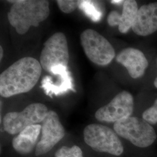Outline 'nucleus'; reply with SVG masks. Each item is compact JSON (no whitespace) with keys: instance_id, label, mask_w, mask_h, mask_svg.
<instances>
[{"instance_id":"nucleus-2","label":"nucleus","mask_w":157,"mask_h":157,"mask_svg":"<svg viewBox=\"0 0 157 157\" xmlns=\"http://www.w3.org/2000/svg\"><path fill=\"white\" fill-rule=\"evenodd\" d=\"M12 3L8 19L17 33L24 34L30 27H37L50 15L49 2L45 0L8 1Z\"/></svg>"},{"instance_id":"nucleus-13","label":"nucleus","mask_w":157,"mask_h":157,"mask_svg":"<svg viewBox=\"0 0 157 157\" xmlns=\"http://www.w3.org/2000/svg\"><path fill=\"white\" fill-rule=\"evenodd\" d=\"M138 6L135 0L124 1L122 13L121 15L118 12H111L107 18L109 25L118 26V29L122 33H126L135 22L138 12Z\"/></svg>"},{"instance_id":"nucleus-20","label":"nucleus","mask_w":157,"mask_h":157,"mask_svg":"<svg viewBox=\"0 0 157 157\" xmlns=\"http://www.w3.org/2000/svg\"><path fill=\"white\" fill-rule=\"evenodd\" d=\"M3 55H4V51H3V48L2 47V46H0V59L2 60V58H3Z\"/></svg>"},{"instance_id":"nucleus-18","label":"nucleus","mask_w":157,"mask_h":157,"mask_svg":"<svg viewBox=\"0 0 157 157\" xmlns=\"http://www.w3.org/2000/svg\"><path fill=\"white\" fill-rule=\"evenodd\" d=\"M142 117L143 119L150 124H157V98L154 105L143 112Z\"/></svg>"},{"instance_id":"nucleus-16","label":"nucleus","mask_w":157,"mask_h":157,"mask_svg":"<svg viewBox=\"0 0 157 157\" xmlns=\"http://www.w3.org/2000/svg\"><path fill=\"white\" fill-rule=\"evenodd\" d=\"M56 157H83V152L80 147L73 146L71 147L63 146L55 154Z\"/></svg>"},{"instance_id":"nucleus-12","label":"nucleus","mask_w":157,"mask_h":157,"mask_svg":"<svg viewBox=\"0 0 157 157\" xmlns=\"http://www.w3.org/2000/svg\"><path fill=\"white\" fill-rule=\"evenodd\" d=\"M132 30L139 36H146L157 30V2L141 6L139 9Z\"/></svg>"},{"instance_id":"nucleus-17","label":"nucleus","mask_w":157,"mask_h":157,"mask_svg":"<svg viewBox=\"0 0 157 157\" xmlns=\"http://www.w3.org/2000/svg\"><path fill=\"white\" fill-rule=\"evenodd\" d=\"M56 3L60 10L65 13H71L78 7V1L58 0Z\"/></svg>"},{"instance_id":"nucleus-6","label":"nucleus","mask_w":157,"mask_h":157,"mask_svg":"<svg viewBox=\"0 0 157 157\" xmlns=\"http://www.w3.org/2000/svg\"><path fill=\"white\" fill-rule=\"evenodd\" d=\"M48 110L44 104L33 103L21 112H11L3 118L4 129L10 135H17L29 126L42 123Z\"/></svg>"},{"instance_id":"nucleus-14","label":"nucleus","mask_w":157,"mask_h":157,"mask_svg":"<svg viewBox=\"0 0 157 157\" xmlns=\"http://www.w3.org/2000/svg\"><path fill=\"white\" fill-rule=\"evenodd\" d=\"M41 130L40 124L29 126L12 140L13 148L19 154H26L32 151Z\"/></svg>"},{"instance_id":"nucleus-19","label":"nucleus","mask_w":157,"mask_h":157,"mask_svg":"<svg viewBox=\"0 0 157 157\" xmlns=\"http://www.w3.org/2000/svg\"><path fill=\"white\" fill-rule=\"evenodd\" d=\"M124 1L122 0H112L111 1V2L113 4H121L122 3H124Z\"/></svg>"},{"instance_id":"nucleus-7","label":"nucleus","mask_w":157,"mask_h":157,"mask_svg":"<svg viewBox=\"0 0 157 157\" xmlns=\"http://www.w3.org/2000/svg\"><path fill=\"white\" fill-rule=\"evenodd\" d=\"M69 59L67 40L62 32L52 34L44 44L40 56L42 68L50 72L52 67L58 65L67 67Z\"/></svg>"},{"instance_id":"nucleus-10","label":"nucleus","mask_w":157,"mask_h":157,"mask_svg":"<svg viewBox=\"0 0 157 157\" xmlns=\"http://www.w3.org/2000/svg\"><path fill=\"white\" fill-rule=\"evenodd\" d=\"M49 73L50 76H45L41 82V87L45 94L51 97L61 95L69 90L75 91L72 78L67 67L58 65L52 67Z\"/></svg>"},{"instance_id":"nucleus-4","label":"nucleus","mask_w":157,"mask_h":157,"mask_svg":"<svg viewBox=\"0 0 157 157\" xmlns=\"http://www.w3.org/2000/svg\"><path fill=\"white\" fill-rule=\"evenodd\" d=\"M83 135L85 143L96 151L116 156L124 152V146L117 133L106 126L90 124L85 128Z\"/></svg>"},{"instance_id":"nucleus-3","label":"nucleus","mask_w":157,"mask_h":157,"mask_svg":"<svg viewBox=\"0 0 157 157\" xmlns=\"http://www.w3.org/2000/svg\"><path fill=\"white\" fill-rule=\"evenodd\" d=\"M114 131L119 136L140 148L151 146L157 139L151 125L144 119L130 117L115 123Z\"/></svg>"},{"instance_id":"nucleus-8","label":"nucleus","mask_w":157,"mask_h":157,"mask_svg":"<svg viewBox=\"0 0 157 157\" xmlns=\"http://www.w3.org/2000/svg\"><path fill=\"white\" fill-rule=\"evenodd\" d=\"M133 109V96L129 92L123 91L109 103L99 108L95 112V117L100 122L115 124L131 117Z\"/></svg>"},{"instance_id":"nucleus-5","label":"nucleus","mask_w":157,"mask_h":157,"mask_svg":"<svg viewBox=\"0 0 157 157\" xmlns=\"http://www.w3.org/2000/svg\"><path fill=\"white\" fill-rule=\"evenodd\" d=\"M80 43L86 56L98 65L109 64L115 56L110 43L94 30H84L80 35Z\"/></svg>"},{"instance_id":"nucleus-9","label":"nucleus","mask_w":157,"mask_h":157,"mask_svg":"<svg viewBox=\"0 0 157 157\" xmlns=\"http://www.w3.org/2000/svg\"><path fill=\"white\" fill-rule=\"evenodd\" d=\"M65 136V129L56 112L48 111L42 122L41 137L36 147L37 156L44 155L56 145Z\"/></svg>"},{"instance_id":"nucleus-11","label":"nucleus","mask_w":157,"mask_h":157,"mask_svg":"<svg viewBox=\"0 0 157 157\" xmlns=\"http://www.w3.org/2000/svg\"><path fill=\"white\" fill-rule=\"evenodd\" d=\"M116 60L126 68L129 75L133 78L141 77L148 65L144 54L133 48H127L121 51L117 56Z\"/></svg>"},{"instance_id":"nucleus-15","label":"nucleus","mask_w":157,"mask_h":157,"mask_svg":"<svg viewBox=\"0 0 157 157\" xmlns=\"http://www.w3.org/2000/svg\"><path fill=\"white\" fill-rule=\"evenodd\" d=\"M87 17H90L93 22H98L101 20L102 12L98 2L89 0L78 1V7Z\"/></svg>"},{"instance_id":"nucleus-21","label":"nucleus","mask_w":157,"mask_h":157,"mask_svg":"<svg viewBox=\"0 0 157 157\" xmlns=\"http://www.w3.org/2000/svg\"><path fill=\"white\" fill-rule=\"evenodd\" d=\"M154 86H155V87L157 88V78H155V80H154Z\"/></svg>"},{"instance_id":"nucleus-1","label":"nucleus","mask_w":157,"mask_h":157,"mask_svg":"<svg viewBox=\"0 0 157 157\" xmlns=\"http://www.w3.org/2000/svg\"><path fill=\"white\" fill-rule=\"evenodd\" d=\"M42 69L34 58L19 59L1 73L0 94L8 98L29 92L39 82Z\"/></svg>"}]
</instances>
